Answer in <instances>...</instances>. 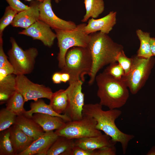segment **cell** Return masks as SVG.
I'll use <instances>...</instances> for the list:
<instances>
[{
    "instance_id": "obj_1",
    "label": "cell",
    "mask_w": 155,
    "mask_h": 155,
    "mask_svg": "<svg viewBox=\"0 0 155 155\" xmlns=\"http://www.w3.org/2000/svg\"><path fill=\"white\" fill-rule=\"evenodd\" d=\"M122 113L117 109L104 111L99 103L85 104L82 111L83 115L90 117L96 121L97 129L109 136L115 143H120L123 154H125L129 142L134 136L123 132L116 126L115 121Z\"/></svg>"
},
{
    "instance_id": "obj_28",
    "label": "cell",
    "mask_w": 155,
    "mask_h": 155,
    "mask_svg": "<svg viewBox=\"0 0 155 155\" xmlns=\"http://www.w3.org/2000/svg\"><path fill=\"white\" fill-rule=\"evenodd\" d=\"M17 116L6 108L1 109L0 111V131H4L14 124Z\"/></svg>"
},
{
    "instance_id": "obj_24",
    "label": "cell",
    "mask_w": 155,
    "mask_h": 155,
    "mask_svg": "<svg viewBox=\"0 0 155 155\" xmlns=\"http://www.w3.org/2000/svg\"><path fill=\"white\" fill-rule=\"evenodd\" d=\"M86 12L82 22H87L90 18H96L104 11V5L103 0H84Z\"/></svg>"
},
{
    "instance_id": "obj_7",
    "label": "cell",
    "mask_w": 155,
    "mask_h": 155,
    "mask_svg": "<svg viewBox=\"0 0 155 155\" xmlns=\"http://www.w3.org/2000/svg\"><path fill=\"white\" fill-rule=\"evenodd\" d=\"M10 41L11 47L7 55L14 69L13 74L17 75L30 73L34 68L35 59L38 54V50L32 47L24 50L13 37H10Z\"/></svg>"
},
{
    "instance_id": "obj_8",
    "label": "cell",
    "mask_w": 155,
    "mask_h": 155,
    "mask_svg": "<svg viewBox=\"0 0 155 155\" xmlns=\"http://www.w3.org/2000/svg\"><path fill=\"white\" fill-rule=\"evenodd\" d=\"M96 121L92 117L83 115L81 119L65 122L62 127L55 132L58 136L73 139L96 136L102 134L96 129Z\"/></svg>"
},
{
    "instance_id": "obj_33",
    "label": "cell",
    "mask_w": 155,
    "mask_h": 155,
    "mask_svg": "<svg viewBox=\"0 0 155 155\" xmlns=\"http://www.w3.org/2000/svg\"><path fill=\"white\" fill-rule=\"evenodd\" d=\"M116 152L115 145L107 146L94 150V155H115Z\"/></svg>"
},
{
    "instance_id": "obj_32",
    "label": "cell",
    "mask_w": 155,
    "mask_h": 155,
    "mask_svg": "<svg viewBox=\"0 0 155 155\" xmlns=\"http://www.w3.org/2000/svg\"><path fill=\"white\" fill-rule=\"evenodd\" d=\"M3 41L2 36H0V68H6L14 70L11 63L4 52L3 48Z\"/></svg>"
},
{
    "instance_id": "obj_2",
    "label": "cell",
    "mask_w": 155,
    "mask_h": 155,
    "mask_svg": "<svg viewBox=\"0 0 155 155\" xmlns=\"http://www.w3.org/2000/svg\"><path fill=\"white\" fill-rule=\"evenodd\" d=\"M100 32L90 34L88 47L90 51L92 61L89 76V85L95 81L97 73L104 66L117 62L120 53L123 50V46L114 42L108 35Z\"/></svg>"
},
{
    "instance_id": "obj_12",
    "label": "cell",
    "mask_w": 155,
    "mask_h": 155,
    "mask_svg": "<svg viewBox=\"0 0 155 155\" xmlns=\"http://www.w3.org/2000/svg\"><path fill=\"white\" fill-rule=\"evenodd\" d=\"M51 27L43 21L39 20L18 34L32 37L34 40H40L45 46L51 47L56 38L55 33Z\"/></svg>"
},
{
    "instance_id": "obj_37",
    "label": "cell",
    "mask_w": 155,
    "mask_h": 155,
    "mask_svg": "<svg viewBox=\"0 0 155 155\" xmlns=\"http://www.w3.org/2000/svg\"><path fill=\"white\" fill-rule=\"evenodd\" d=\"M52 80L54 83L56 84H60L61 81V73L56 72L54 73L52 77Z\"/></svg>"
},
{
    "instance_id": "obj_20",
    "label": "cell",
    "mask_w": 155,
    "mask_h": 155,
    "mask_svg": "<svg viewBox=\"0 0 155 155\" xmlns=\"http://www.w3.org/2000/svg\"><path fill=\"white\" fill-rule=\"evenodd\" d=\"M30 109L26 111L24 115L32 118L35 113L47 114L53 116L60 117L65 122L71 121L69 118L65 114H58L54 111L49 104H46L42 99H40L30 104Z\"/></svg>"
},
{
    "instance_id": "obj_34",
    "label": "cell",
    "mask_w": 155,
    "mask_h": 155,
    "mask_svg": "<svg viewBox=\"0 0 155 155\" xmlns=\"http://www.w3.org/2000/svg\"><path fill=\"white\" fill-rule=\"evenodd\" d=\"M10 6L18 12L28 9L29 6L26 5L20 0H5Z\"/></svg>"
},
{
    "instance_id": "obj_23",
    "label": "cell",
    "mask_w": 155,
    "mask_h": 155,
    "mask_svg": "<svg viewBox=\"0 0 155 155\" xmlns=\"http://www.w3.org/2000/svg\"><path fill=\"white\" fill-rule=\"evenodd\" d=\"M16 90V75L9 74L0 80V101L1 103L7 102Z\"/></svg>"
},
{
    "instance_id": "obj_40",
    "label": "cell",
    "mask_w": 155,
    "mask_h": 155,
    "mask_svg": "<svg viewBox=\"0 0 155 155\" xmlns=\"http://www.w3.org/2000/svg\"><path fill=\"white\" fill-rule=\"evenodd\" d=\"M146 155H155V146L151 148L146 154Z\"/></svg>"
},
{
    "instance_id": "obj_14",
    "label": "cell",
    "mask_w": 155,
    "mask_h": 155,
    "mask_svg": "<svg viewBox=\"0 0 155 155\" xmlns=\"http://www.w3.org/2000/svg\"><path fill=\"white\" fill-rule=\"evenodd\" d=\"M59 136L53 131L46 132L19 155H46V153Z\"/></svg>"
},
{
    "instance_id": "obj_21",
    "label": "cell",
    "mask_w": 155,
    "mask_h": 155,
    "mask_svg": "<svg viewBox=\"0 0 155 155\" xmlns=\"http://www.w3.org/2000/svg\"><path fill=\"white\" fill-rule=\"evenodd\" d=\"M74 140L59 136L47 151L46 155H70L75 146Z\"/></svg>"
},
{
    "instance_id": "obj_11",
    "label": "cell",
    "mask_w": 155,
    "mask_h": 155,
    "mask_svg": "<svg viewBox=\"0 0 155 155\" xmlns=\"http://www.w3.org/2000/svg\"><path fill=\"white\" fill-rule=\"evenodd\" d=\"M52 0H44L39 4V20L44 22L54 30H70L77 25L73 22L66 21L57 17L53 11Z\"/></svg>"
},
{
    "instance_id": "obj_30",
    "label": "cell",
    "mask_w": 155,
    "mask_h": 155,
    "mask_svg": "<svg viewBox=\"0 0 155 155\" xmlns=\"http://www.w3.org/2000/svg\"><path fill=\"white\" fill-rule=\"evenodd\" d=\"M103 71L118 79H121L125 75L123 69L120 64L117 62L110 64Z\"/></svg>"
},
{
    "instance_id": "obj_13",
    "label": "cell",
    "mask_w": 155,
    "mask_h": 155,
    "mask_svg": "<svg viewBox=\"0 0 155 155\" xmlns=\"http://www.w3.org/2000/svg\"><path fill=\"white\" fill-rule=\"evenodd\" d=\"M40 2L31 1L29 8L18 12L11 24L13 27L26 29L39 20Z\"/></svg>"
},
{
    "instance_id": "obj_15",
    "label": "cell",
    "mask_w": 155,
    "mask_h": 155,
    "mask_svg": "<svg viewBox=\"0 0 155 155\" xmlns=\"http://www.w3.org/2000/svg\"><path fill=\"white\" fill-rule=\"evenodd\" d=\"M117 14L116 11H111L101 18L88 20L84 28L85 32L88 35L98 31L108 34L116 23Z\"/></svg>"
},
{
    "instance_id": "obj_38",
    "label": "cell",
    "mask_w": 155,
    "mask_h": 155,
    "mask_svg": "<svg viewBox=\"0 0 155 155\" xmlns=\"http://www.w3.org/2000/svg\"><path fill=\"white\" fill-rule=\"evenodd\" d=\"M151 50L153 56H155V38L151 37L150 41Z\"/></svg>"
},
{
    "instance_id": "obj_18",
    "label": "cell",
    "mask_w": 155,
    "mask_h": 155,
    "mask_svg": "<svg viewBox=\"0 0 155 155\" xmlns=\"http://www.w3.org/2000/svg\"><path fill=\"white\" fill-rule=\"evenodd\" d=\"M26 135L35 140L45 133L41 126L32 118L24 115L17 116L15 124Z\"/></svg>"
},
{
    "instance_id": "obj_10",
    "label": "cell",
    "mask_w": 155,
    "mask_h": 155,
    "mask_svg": "<svg viewBox=\"0 0 155 155\" xmlns=\"http://www.w3.org/2000/svg\"><path fill=\"white\" fill-rule=\"evenodd\" d=\"M83 82L79 80L69 83L66 89L68 98V104L64 114L71 121L78 120L83 117L82 111L84 105V94L82 91Z\"/></svg>"
},
{
    "instance_id": "obj_27",
    "label": "cell",
    "mask_w": 155,
    "mask_h": 155,
    "mask_svg": "<svg viewBox=\"0 0 155 155\" xmlns=\"http://www.w3.org/2000/svg\"><path fill=\"white\" fill-rule=\"evenodd\" d=\"M0 155H16L10 138L9 128L4 131L1 135Z\"/></svg>"
},
{
    "instance_id": "obj_41",
    "label": "cell",
    "mask_w": 155,
    "mask_h": 155,
    "mask_svg": "<svg viewBox=\"0 0 155 155\" xmlns=\"http://www.w3.org/2000/svg\"><path fill=\"white\" fill-rule=\"evenodd\" d=\"M25 0V1H39L40 2H43L44 1V0Z\"/></svg>"
},
{
    "instance_id": "obj_16",
    "label": "cell",
    "mask_w": 155,
    "mask_h": 155,
    "mask_svg": "<svg viewBox=\"0 0 155 155\" xmlns=\"http://www.w3.org/2000/svg\"><path fill=\"white\" fill-rule=\"evenodd\" d=\"M74 143L75 146L90 150L116 144L112 141L109 136L105 134L96 136L75 139Z\"/></svg>"
},
{
    "instance_id": "obj_36",
    "label": "cell",
    "mask_w": 155,
    "mask_h": 155,
    "mask_svg": "<svg viewBox=\"0 0 155 155\" xmlns=\"http://www.w3.org/2000/svg\"><path fill=\"white\" fill-rule=\"evenodd\" d=\"M14 70L6 68H0V80L8 75L13 74Z\"/></svg>"
},
{
    "instance_id": "obj_17",
    "label": "cell",
    "mask_w": 155,
    "mask_h": 155,
    "mask_svg": "<svg viewBox=\"0 0 155 155\" xmlns=\"http://www.w3.org/2000/svg\"><path fill=\"white\" fill-rule=\"evenodd\" d=\"M10 138L16 155L26 149L34 140L24 133L16 124L9 128Z\"/></svg>"
},
{
    "instance_id": "obj_6",
    "label": "cell",
    "mask_w": 155,
    "mask_h": 155,
    "mask_svg": "<svg viewBox=\"0 0 155 155\" xmlns=\"http://www.w3.org/2000/svg\"><path fill=\"white\" fill-rule=\"evenodd\" d=\"M133 63L129 73L122 79L132 94H136L145 85L155 63L153 56L146 58L137 55L132 57Z\"/></svg>"
},
{
    "instance_id": "obj_26",
    "label": "cell",
    "mask_w": 155,
    "mask_h": 155,
    "mask_svg": "<svg viewBox=\"0 0 155 155\" xmlns=\"http://www.w3.org/2000/svg\"><path fill=\"white\" fill-rule=\"evenodd\" d=\"M136 34L140 42V46L137 55L146 58L153 56L150 44L151 37L150 33L144 32L138 29L136 31Z\"/></svg>"
},
{
    "instance_id": "obj_9",
    "label": "cell",
    "mask_w": 155,
    "mask_h": 155,
    "mask_svg": "<svg viewBox=\"0 0 155 155\" xmlns=\"http://www.w3.org/2000/svg\"><path fill=\"white\" fill-rule=\"evenodd\" d=\"M16 90L22 95L25 102L43 98L50 100L53 93L49 88L33 82L24 75H16Z\"/></svg>"
},
{
    "instance_id": "obj_3",
    "label": "cell",
    "mask_w": 155,
    "mask_h": 155,
    "mask_svg": "<svg viewBox=\"0 0 155 155\" xmlns=\"http://www.w3.org/2000/svg\"><path fill=\"white\" fill-rule=\"evenodd\" d=\"M97 95L99 103L109 109L120 108L126 103L129 97L128 88L121 79H116L104 71L96 75Z\"/></svg>"
},
{
    "instance_id": "obj_29",
    "label": "cell",
    "mask_w": 155,
    "mask_h": 155,
    "mask_svg": "<svg viewBox=\"0 0 155 155\" xmlns=\"http://www.w3.org/2000/svg\"><path fill=\"white\" fill-rule=\"evenodd\" d=\"M18 12L9 5L5 9L4 15L0 20V36H2L5 28L12 22Z\"/></svg>"
},
{
    "instance_id": "obj_35",
    "label": "cell",
    "mask_w": 155,
    "mask_h": 155,
    "mask_svg": "<svg viewBox=\"0 0 155 155\" xmlns=\"http://www.w3.org/2000/svg\"><path fill=\"white\" fill-rule=\"evenodd\" d=\"M94 150H86L75 146L72 150L70 155H94Z\"/></svg>"
},
{
    "instance_id": "obj_19",
    "label": "cell",
    "mask_w": 155,
    "mask_h": 155,
    "mask_svg": "<svg viewBox=\"0 0 155 155\" xmlns=\"http://www.w3.org/2000/svg\"><path fill=\"white\" fill-rule=\"evenodd\" d=\"M32 118L41 126L45 132L59 129L65 123L63 119L60 117L44 114L35 113Z\"/></svg>"
},
{
    "instance_id": "obj_25",
    "label": "cell",
    "mask_w": 155,
    "mask_h": 155,
    "mask_svg": "<svg viewBox=\"0 0 155 155\" xmlns=\"http://www.w3.org/2000/svg\"><path fill=\"white\" fill-rule=\"evenodd\" d=\"M25 102L22 95L16 90L6 104V109L17 116L24 115L25 111L24 106Z\"/></svg>"
},
{
    "instance_id": "obj_5",
    "label": "cell",
    "mask_w": 155,
    "mask_h": 155,
    "mask_svg": "<svg viewBox=\"0 0 155 155\" xmlns=\"http://www.w3.org/2000/svg\"><path fill=\"white\" fill-rule=\"evenodd\" d=\"M86 25L80 24L70 30H55L59 49L57 59L60 68L62 69L65 65V55L69 49L74 46H88L90 36L84 31Z\"/></svg>"
},
{
    "instance_id": "obj_22",
    "label": "cell",
    "mask_w": 155,
    "mask_h": 155,
    "mask_svg": "<svg viewBox=\"0 0 155 155\" xmlns=\"http://www.w3.org/2000/svg\"><path fill=\"white\" fill-rule=\"evenodd\" d=\"M50 100L49 104L54 111L59 114L64 113L68 104L67 89H60L53 93Z\"/></svg>"
},
{
    "instance_id": "obj_4",
    "label": "cell",
    "mask_w": 155,
    "mask_h": 155,
    "mask_svg": "<svg viewBox=\"0 0 155 155\" xmlns=\"http://www.w3.org/2000/svg\"><path fill=\"white\" fill-rule=\"evenodd\" d=\"M92 64L91 53L88 47H73L67 51L65 65L60 72L69 74V83L79 80L84 82L85 76L90 72Z\"/></svg>"
},
{
    "instance_id": "obj_42",
    "label": "cell",
    "mask_w": 155,
    "mask_h": 155,
    "mask_svg": "<svg viewBox=\"0 0 155 155\" xmlns=\"http://www.w3.org/2000/svg\"><path fill=\"white\" fill-rule=\"evenodd\" d=\"M61 0H55V2L57 3H58Z\"/></svg>"
},
{
    "instance_id": "obj_39",
    "label": "cell",
    "mask_w": 155,
    "mask_h": 155,
    "mask_svg": "<svg viewBox=\"0 0 155 155\" xmlns=\"http://www.w3.org/2000/svg\"><path fill=\"white\" fill-rule=\"evenodd\" d=\"M61 81L65 83L69 81L70 76L69 74L66 73H61Z\"/></svg>"
},
{
    "instance_id": "obj_31",
    "label": "cell",
    "mask_w": 155,
    "mask_h": 155,
    "mask_svg": "<svg viewBox=\"0 0 155 155\" xmlns=\"http://www.w3.org/2000/svg\"><path fill=\"white\" fill-rule=\"evenodd\" d=\"M117 62L123 69L125 75H126L129 72L131 68L133 59L132 57L129 58L125 55L124 51L118 55Z\"/></svg>"
}]
</instances>
